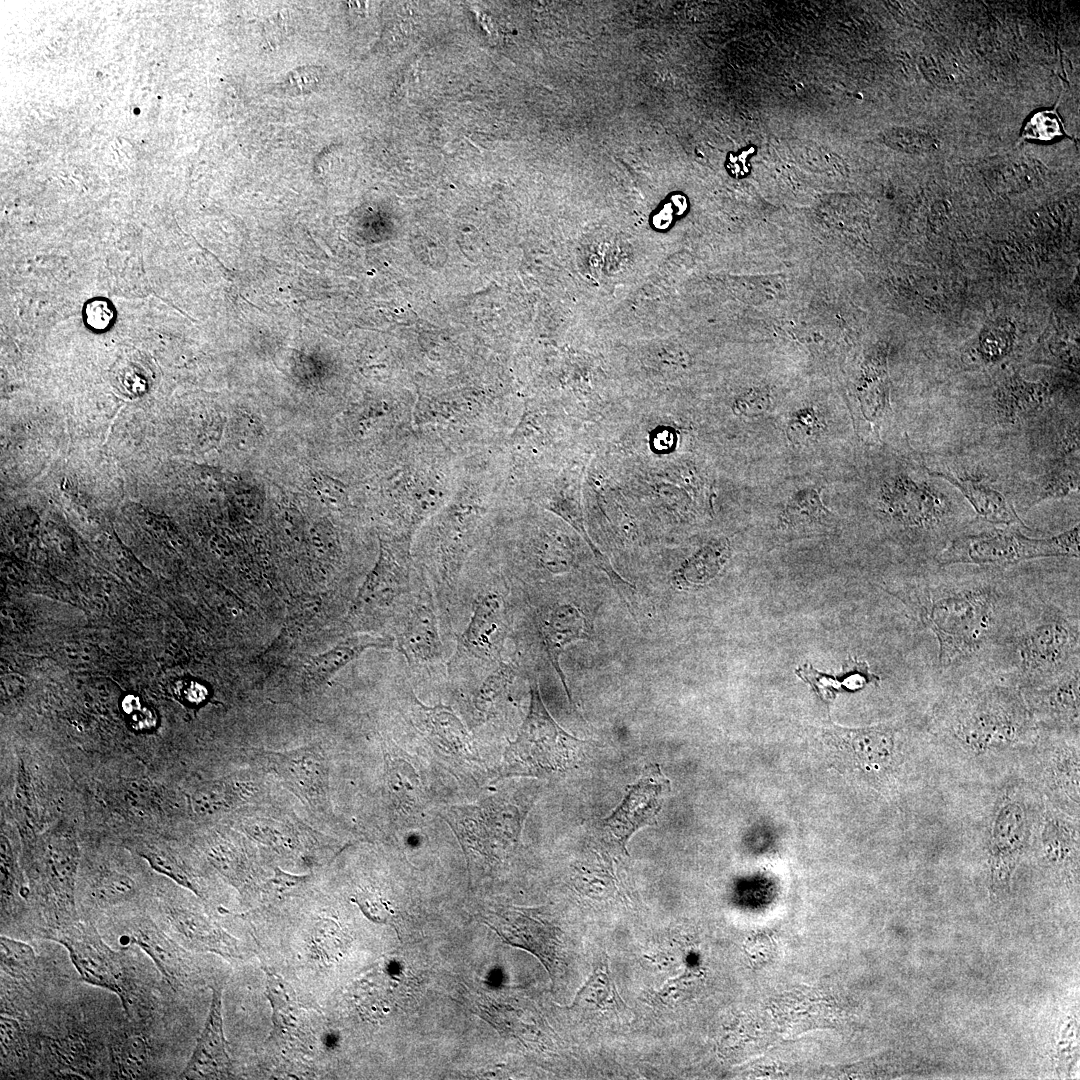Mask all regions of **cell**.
<instances>
[{"instance_id": "6da1fadb", "label": "cell", "mask_w": 1080, "mask_h": 1080, "mask_svg": "<svg viewBox=\"0 0 1080 1080\" xmlns=\"http://www.w3.org/2000/svg\"><path fill=\"white\" fill-rule=\"evenodd\" d=\"M917 619L935 636L938 664L950 670L992 654L1005 656L1023 603L996 578L915 584L904 597Z\"/></svg>"}, {"instance_id": "7a4b0ae2", "label": "cell", "mask_w": 1080, "mask_h": 1080, "mask_svg": "<svg viewBox=\"0 0 1080 1080\" xmlns=\"http://www.w3.org/2000/svg\"><path fill=\"white\" fill-rule=\"evenodd\" d=\"M932 718L938 731L975 755L1027 744L1038 729L1019 686L1004 673L956 687L936 704Z\"/></svg>"}, {"instance_id": "3957f363", "label": "cell", "mask_w": 1080, "mask_h": 1080, "mask_svg": "<svg viewBox=\"0 0 1080 1080\" xmlns=\"http://www.w3.org/2000/svg\"><path fill=\"white\" fill-rule=\"evenodd\" d=\"M1079 617L1053 606L1021 609L1004 658L1019 688L1079 670Z\"/></svg>"}, {"instance_id": "277c9868", "label": "cell", "mask_w": 1080, "mask_h": 1080, "mask_svg": "<svg viewBox=\"0 0 1080 1080\" xmlns=\"http://www.w3.org/2000/svg\"><path fill=\"white\" fill-rule=\"evenodd\" d=\"M1079 542V524L1048 538L1028 537L1018 527L1001 526L954 537L936 554L935 561L940 567L1000 568L1038 558H1079Z\"/></svg>"}, {"instance_id": "5b68a950", "label": "cell", "mask_w": 1080, "mask_h": 1080, "mask_svg": "<svg viewBox=\"0 0 1080 1080\" xmlns=\"http://www.w3.org/2000/svg\"><path fill=\"white\" fill-rule=\"evenodd\" d=\"M584 743L557 724L542 701L537 681H533L528 713L504 753L500 776L535 777L566 770Z\"/></svg>"}, {"instance_id": "8992f818", "label": "cell", "mask_w": 1080, "mask_h": 1080, "mask_svg": "<svg viewBox=\"0 0 1080 1080\" xmlns=\"http://www.w3.org/2000/svg\"><path fill=\"white\" fill-rule=\"evenodd\" d=\"M49 933V939L67 950L83 981L116 994L123 1008L130 1013L134 992L122 958L104 942L90 922L76 920Z\"/></svg>"}, {"instance_id": "52a82bcc", "label": "cell", "mask_w": 1080, "mask_h": 1080, "mask_svg": "<svg viewBox=\"0 0 1080 1080\" xmlns=\"http://www.w3.org/2000/svg\"><path fill=\"white\" fill-rule=\"evenodd\" d=\"M879 509L891 522L922 541L946 529L951 518V507L943 494L905 474L883 483Z\"/></svg>"}, {"instance_id": "ba28073f", "label": "cell", "mask_w": 1080, "mask_h": 1080, "mask_svg": "<svg viewBox=\"0 0 1080 1080\" xmlns=\"http://www.w3.org/2000/svg\"><path fill=\"white\" fill-rule=\"evenodd\" d=\"M897 729L891 724L862 728L834 726L825 733L838 757L868 779H881L898 762Z\"/></svg>"}, {"instance_id": "9c48e42d", "label": "cell", "mask_w": 1080, "mask_h": 1080, "mask_svg": "<svg viewBox=\"0 0 1080 1080\" xmlns=\"http://www.w3.org/2000/svg\"><path fill=\"white\" fill-rule=\"evenodd\" d=\"M1032 826V814L1025 798L1014 788L1003 791L993 809L988 829L989 853L995 875L1007 877L1028 843Z\"/></svg>"}, {"instance_id": "30bf717a", "label": "cell", "mask_w": 1080, "mask_h": 1080, "mask_svg": "<svg viewBox=\"0 0 1080 1080\" xmlns=\"http://www.w3.org/2000/svg\"><path fill=\"white\" fill-rule=\"evenodd\" d=\"M503 601L496 592L477 597L472 615L457 639L452 666L489 663L496 666L504 639Z\"/></svg>"}, {"instance_id": "8fae6325", "label": "cell", "mask_w": 1080, "mask_h": 1080, "mask_svg": "<svg viewBox=\"0 0 1080 1080\" xmlns=\"http://www.w3.org/2000/svg\"><path fill=\"white\" fill-rule=\"evenodd\" d=\"M256 756L274 771L302 800L324 808L328 796L327 760L318 746L290 751H259Z\"/></svg>"}, {"instance_id": "7c38bea8", "label": "cell", "mask_w": 1080, "mask_h": 1080, "mask_svg": "<svg viewBox=\"0 0 1080 1080\" xmlns=\"http://www.w3.org/2000/svg\"><path fill=\"white\" fill-rule=\"evenodd\" d=\"M408 566L400 560L396 550L381 544L379 558L349 609L347 620L359 621L389 608L407 591Z\"/></svg>"}, {"instance_id": "4fadbf2b", "label": "cell", "mask_w": 1080, "mask_h": 1080, "mask_svg": "<svg viewBox=\"0 0 1080 1080\" xmlns=\"http://www.w3.org/2000/svg\"><path fill=\"white\" fill-rule=\"evenodd\" d=\"M1020 690L1038 727L1078 732L1079 670Z\"/></svg>"}, {"instance_id": "5bb4252c", "label": "cell", "mask_w": 1080, "mask_h": 1080, "mask_svg": "<svg viewBox=\"0 0 1080 1080\" xmlns=\"http://www.w3.org/2000/svg\"><path fill=\"white\" fill-rule=\"evenodd\" d=\"M485 923L510 945L535 954L552 973L558 959L556 929L534 911L512 908L490 916Z\"/></svg>"}, {"instance_id": "9a60e30c", "label": "cell", "mask_w": 1080, "mask_h": 1080, "mask_svg": "<svg viewBox=\"0 0 1080 1080\" xmlns=\"http://www.w3.org/2000/svg\"><path fill=\"white\" fill-rule=\"evenodd\" d=\"M231 1060L223 1029L222 993L212 989V999L204 1028L181 1079H223L231 1076Z\"/></svg>"}, {"instance_id": "2e32d148", "label": "cell", "mask_w": 1080, "mask_h": 1080, "mask_svg": "<svg viewBox=\"0 0 1080 1080\" xmlns=\"http://www.w3.org/2000/svg\"><path fill=\"white\" fill-rule=\"evenodd\" d=\"M666 780L657 771L635 784L618 808L605 820L606 827L625 849L630 836L640 827L655 824L661 808Z\"/></svg>"}, {"instance_id": "e0dca14e", "label": "cell", "mask_w": 1080, "mask_h": 1080, "mask_svg": "<svg viewBox=\"0 0 1080 1080\" xmlns=\"http://www.w3.org/2000/svg\"><path fill=\"white\" fill-rule=\"evenodd\" d=\"M927 472L955 486L972 505L978 516L997 526H1024L1013 504L988 482L953 471L940 463L923 464Z\"/></svg>"}, {"instance_id": "ac0fdd59", "label": "cell", "mask_w": 1080, "mask_h": 1080, "mask_svg": "<svg viewBox=\"0 0 1080 1080\" xmlns=\"http://www.w3.org/2000/svg\"><path fill=\"white\" fill-rule=\"evenodd\" d=\"M394 641L411 666L432 664L442 659L443 645L431 602L420 600L413 605Z\"/></svg>"}, {"instance_id": "d6986e66", "label": "cell", "mask_w": 1080, "mask_h": 1080, "mask_svg": "<svg viewBox=\"0 0 1080 1080\" xmlns=\"http://www.w3.org/2000/svg\"><path fill=\"white\" fill-rule=\"evenodd\" d=\"M538 626L548 658L568 692L559 659L564 648L573 641L589 639L591 627L583 613L569 603H556L543 609L538 615Z\"/></svg>"}, {"instance_id": "ffe728a7", "label": "cell", "mask_w": 1080, "mask_h": 1080, "mask_svg": "<svg viewBox=\"0 0 1080 1080\" xmlns=\"http://www.w3.org/2000/svg\"><path fill=\"white\" fill-rule=\"evenodd\" d=\"M395 645L394 638L370 634L350 636L330 650L311 656L302 667V679L305 686H319L328 681L348 663L358 658L370 648L386 649Z\"/></svg>"}, {"instance_id": "44dd1931", "label": "cell", "mask_w": 1080, "mask_h": 1080, "mask_svg": "<svg viewBox=\"0 0 1080 1080\" xmlns=\"http://www.w3.org/2000/svg\"><path fill=\"white\" fill-rule=\"evenodd\" d=\"M123 939H126L121 942L123 945L132 943L139 946L172 985L180 983L186 975L183 951L155 923L132 922Z\"/></svg>"}, {"instance_id": "7402d4cb", "label": "cell", "mask_w": 1080, "mask_h": 1080, "mask_svg": "<svg viewBox=\"0 0 1080 1080\" xmlns=\"http://www.w3.org/2000/svg\"><path fill=\"white\" fill-rule=\"evenodd\" d=\"M1041 771V783L1059 805L1075 815L1079 810V751L1078 746L1054 749Z\"/></svg>"}, {"instance_id": "603a6c76", "label": "cell", "mask_w": 1080, "mask_h": 1080, "mask_svg": "<svg viewBox=\"0 0 1080 1080\" xmlns=\"http://www.w3.org/2000/svg\"><path fill=\"white\" fill-rule=\"evenodd\" d=\"M842 670L841 675L833 676L820 672L811 665H803L795 672L825 701L832 700L840 691H857L880 681L879 676L870 671L867 662L856 658L849 657L844 662Z\"/></svg>"}, {"instance_id": "cb8c5ba5", "label": "cell", "mask_w": 1080, "mask_h": 1080, "mask_svg": "<svg viewBox=\"0 0 1080 1080\" xmlns=\"http://www.w3.org/2000/svg\"><path fill=\"white\" fill-rule=\"evenodd\" d=\"M111 1073L117 1079H138L148 1075L151 1048L140 1032H124L114 1038L110 1047Z\"/></svg>"}, {"instance_id": "d4e9b609", "label": "cell", "mask_w": 1080, "mask_h": 1080, "mask_svg": "<svg viewBox=\"0 0 1080 1080\" xmlns=\"http://www.w3.org/2000/svg\"><path fill=\"white\" fill-rule=\"evenodd\" d=\"M167 918L170 926L196 948L220 954L231 953L229 937L205 918L177 910L170 911Z\"/></svg>"}, {"instance_id": "484cf974", "label": "cell", "mask_w": 1080, "mask_h": 1080, "mask_svg": "<svg viewBox=\"0 0 1080 1080\" xmlns=\"http://www.w3.org/2000/svg\"><path fill=\"white\" fill-rule=\"evenodd\" d=\"M419 718L422 720L429 736L433 737L447 750L464 752L469 749L468 733L449 707L441 704L426 707L419 703Z\"/></svg>"}, {"instance_id": "4316f807", "label": "cell", "mask_w": 1080, "mask_h": 1080, "mask_svg": "<svg viewBox=\"0 0 1080 1080\" xmlns=\"http://www.w3.org/2000/svg\"><path fill=\"white\" fill-rule=\"evenodd\" d=\"M321 600L308 599L292 603L288 607L284 628L279 637V643L285 646L297 644L302 638L310 633L320 630L325 617Z\"/></svg>"}, {"instance_id": "83f0119b", "label": "cell", "mask_w": 1080, "mask_h": 1080, "mask_svg": "<svg viewBox=\"0 0 1080 1080\" xmlns=\"http://www.w3.org/2000/svg\"><path fill=\"white\" fill-rule=\"evenodd\" d=\"M833 518V513L824 506L819 490L810 487L796 491L788 499L781 515L785 526L826 523Z\"/></svg>"}, {"instance_id": "f1b7e54d", "label": "cell", "mask_w": 1080, "mask_h": 1080, "mask_svg": "<svg viewBox=\"0 0 1080 1080\" xmlns=\"http://www.w3.org/2000/svg\"><path fill=\"white\" fill-rule=\"evenodd\" d=\"M1044 398L1045 393L1038 385L1018 381L1001 388L996 404L999 415L1012 422L1036 410Z\"/></svg>"}, {"instance_id": "f546056e", "label": "cell", "mask_w": 1080, "mask_h": 1080, "mask_svg": "<svg viewBox=\"0 0 1080 1080\" xmlns=\"http://www.w3.org/2000/svg\"><path fill=\"white\" fill-rule=\"evenodd\" d=\"M568 522L586 542L595 559L596 565L609 577L612 584L617 585L623 578L613 569L609 559L596 547L590 539L583 519V513L578 501L573 498H559L550 503L548 507Z\"/></svg>"}, {"instance_id": "4dcf8cb0", "label": "cell", "mask_w": 1080, "mask_h": 1080, "mask_svg": "<svg viewBox=\"0 0 1080 1080\" xmlns=\"http://www.w3.org/2000/svg\"><path fill=\"white\" fill-rule=\"evenodd\" d=\"M1 970L11 978L30 979L37 966V957L29 944L2 935L0 938Z\"/></svg>"}, {"instance_id": "1f68e13d", "label": "cell", "mask_w": 1080, "mask_h": 1080, "mask_svg": "<svg viewBox=\"0 0 1080 1080\" xmlns=\"http://www.w3.org/2000/svg\"><path fill=\"white\" fill-rule=\"evenodd\" d=\"M728 543L725 540L713 541L695 554L681 570L689 581H706L723 565L728 556Z\"/></svg>"}, {"instance_id": "d6a6232c", "label": "cell", "mask_w": 1080, "mask_h": 1080, "mask_svg": "<svg viewBox=\"0 0 1080 1080\" xmlns=\"http://www.w3.org/2000/svg\"><path fill=\"white\" fill-rule=\"evenodd\" d=\"M883 142L892 149L912 154L932 151L936 139L929 133L907 127H893L882 134Z\"/></svg>"}, {"instance_id": "836d02e7", "label": "cell", "mask_w": 1080, "mask_h": 1080, "mask_svg": "<svg viewBox=\"0 0 1080 1080\" xmlns=\"http://www.w3.org/2000/svg\"><path fill=\"white\" fill-rule=\"evenodd\" d=\"M1078 486V468H1062L1054 471L1042 479L1031 505L1048 498L1067 495L1077 490Z\"/></svg>"}, {"instance_id": "e575fe53", "label": "cell", "mask_w": 1080, "mask_h": 1080, "mask_svg": "<svg viewBox=\"0 0 1080 1080\" xmlns=\"http://www.w3.org/2000/svg\"><path fill=\"white\" fill-rule=\"evenodd\" d=\"M511 675L512 669L508 664L500 661L496 665L476 694L475 706L479 711L487 713L493 707L509 683Z\"/></svg>"}, {"instance_id": "d590c367", "label": "cell", "mask_w": 1080, "mask_h": 1080, "mask_svg": "<svg viewBox=\"0 0 1080 1080\" xmlns=\"http://www.w3.org/2000/svg\"><path fill=\"white\" fill-rule=\"evenodd\" d=\"M134 890L133 881L119 873H106L97 880L95 897L99 903H117L126 899Z\"/></svg>"}, {"instance_id": "8d00e7d4", "label": "cell", "mask_w": 1080, "mask_h": 1080, "mask_svg": "<svg viewBox=\"0 0 1080 1080\" xmlns=\"http://www.w3.org/2000/svg\"><path fill=\"white\" fill-rule=\"evenodd\" d=\"M821 421L812 408H805L793 414L787 429L788 438L795 443L808 442L818 435Z\"/></svg>"}, {"instance_id": "74e56055", "label": "cell", "mask_w": 1080, "mask_h": 1080, "mask_svg": "<svg viewBox=\"0 0 1080 1080\" xmlns=\"http://www.w3.org/2000/svg\"><path fill=\"white\" fill-rule=\"evenodd\" d=\"M141 856L149 862L154 870L168 876L179 885L190 889L198 895V891L190 881L187 873L172 856L166 853L153 851L141 853Z\"/></svg>"}, {"instance_id": "f35d334b", "label": "cell", "mask_w": 1080, "mask_h": 1080, "mask_svg": "<svg viewBox=\"0 0 1080 1080\" xmlns=\"http://www.w3.org/2000/svg\"><path fill=\"white\" fill-rule=\"evenodd\" d=\"M1 1055L5 1058H20L25 1047L24 1034L19 1022L6 1015H1Z\"/></svg>"}, {"instance_id": "ab89813d", "label": "cell", "mask_w": 1080, "mask_h": 1080, "mask_svg": "<svg viewBox=\"0 0 1080 1080\" xmlns=\"http://www.w3.org/2000/svg\"><path fill=\"white\" fill-rule=\"evenodd\" d=\"M233 801V794L223 784H211L199 789L194 795L196 809L202 813H212L228 806Z\"/></svg>"}, {"instance_id": "60d3db41", "label": "cell", "mask_w": 1080, "mask_h": 1080, "mask_svg": "<svg viewBox=\"0 0 1080 1080\" xmlns=\"http://www.w3.org/2000/svg\"><path fill=\"white\" fill-rule=\"evenodd\" d=\"M769 394L762 389L751 390L740 396L733 405L736 414L749 418L758 417L768 409Z\"/></svg>"}, {"instance_id": "b9f144b4", "label": "cell", "mask_w": 1080, "mask_h": 1080, "mask_svg": "<svg viewBox=\"0 0 1080 1080\" xmlns=\"http://www.w3.org/2000/svg\"><path fill=\"white\" fill-rule=\"evenodd\" d=\"M86 321L94 329H105L113 319V311L105 300L91 301L85 310Z\"/></svg>"}, {"instance_id": "7bdbcfd3", "label": "cell", "mask_w": 1080, "mask_h": 1080, "mask_svg": "<svg viewBox=\"0 0 1080 1080\" xmlns=\"http://www.w3.org/2000/svg\"><path fill=\"white\" fill-rule=\"evenodd\" d=\"M291 83H295L294 86L301 90H310L318 82V70L316 69H299L291 76Z\"/></svg>"}]
</instances>
